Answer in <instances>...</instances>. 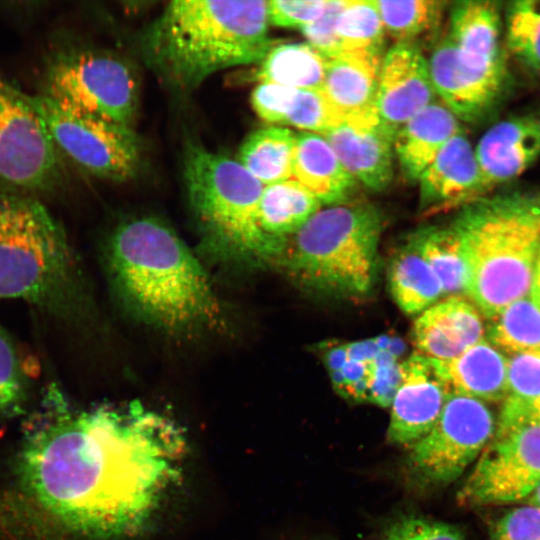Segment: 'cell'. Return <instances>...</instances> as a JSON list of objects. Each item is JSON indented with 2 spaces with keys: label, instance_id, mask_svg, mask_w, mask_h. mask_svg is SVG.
I'll list each match as a JSON object with an SVG mask.
<instances>
[{
  "label": "cell",
  "instance_id": "cell-7",
  "mask_svg": "<svg viewBox=\"0 0 540 540\" xmlns=\"http://www.w3.org/2000/svg\"><path fill=\"white\" fill-rule=\"evenodd\" d=\"M382 216L367 203L320 209L286 243L281 255L290 274L315 292L366 295L378 266Z\"/></svg>",
  "mask_w": 540,
  "mask_h": 540
},
{
  "label": "cell",
  "instance_id": "cell-44",
  "mask_svg": "<svg viewBox=\"0 0 540 540\" xmlns=\"http://www.w3.org/2000/svg\"><path fill=\"white\" fill-rule=\"evenodd\" d=\"M347 360L346 344L332 347L325 353V362L329 372L341 370Z\"/></svg>",
  "mask_w": 540,
  "mask_h": 540
},
{
  "label": "cell",
  "instance_id": "cell-41",
  "mask_svg": "<svg viewBox=\"0 0 540 540\" xmlns=\"http://www.w3.org/2000/svg\"><path fill=\"white\" fill-rule=\"evenodd\" d=\"M345 0H328L324 13L300 31L314 49L326 59L340 53L336 36V21Z\"/></svg>",
  "mask_w": 540,
  "mask_h": 540
},
{
  "label": "cell",
  "instance_id": "cell-31",
  "mask_svg": "<svg viewBox=\"0 0 540 540\" xmlns=\"http://www.w3.org/2000/svg\"><path fill=\"white\" fill-rule=\"evenodd\" d=\"M507 359V392L494 433L524 424L530 405L540 396V350Z\"/></svg>",
  "mask_w": 540,
  "mask_h": 540
},
{
  "label": "cell",
  "instance_id": "cell-15",
  "mask_svg": "<svg viewBox=\"0 0 540 540\" xmlns=\"http://www.w3.org/2000/svg\"><path fill=\"white\" fill-rule=\"evenodd\" d=\"M428 60L413 43H396L383 56L375 109L393 130L435 102Z\"/></svg>",
  "mask_w": 540,
  "mask_h": 540
},
{
  "label": "cell",
  "instance_id": "cell-23",
  "mask_svg": "<svg viewBox=\"0 0 540 540\" xmlns=\"http://www.w3.org/2000/svg\"><path fill=\"white\" fill-rule=\"evenodd\" d=\"M461 131L458 118L441 102H433L400 126L393 149L405 176L418 181L448 141Z\"/></svg>",
  "mask_w": 540,
  "mask_h": 540
},
{
  "label": "cell",
  "instance_id": "cell-47",
  "mask_svg": "<svg viewBox=\"0 0 540 540\" xmlns=\"http://www.w3.org/2000/svg\"><path fill=\"white\" fill-rule=\"evenodd\" d=\"M404 348H405V345L401 339H398L396 337H391L389 345L386 350L390 352L395 358L398 359V357L403 353Z\"/></svg>",
  "mask_w": 540,
  "mask_h": 540
},
{
  "label": "cell",
  "instance_id": "cell-45",
  "mask_svg": "<svg viewBox=\"0 0 540 540\" xmlns=\"http://www.w3.org/2000/svg\"><path fill=\"white\" fill-rule=\"evenodd\" d=\"M529 296L540 306V249L538 252Z\"/></svg>",
  "mask_w": 540,
  "mask_h": 540
},
{
  "label": "cell",
  "instance_id": "cell-10",
  "mask_svg": "<svg viewBox=\"0 0 540 540\" xmlns=\"http://www.w3.org/2000/svg\"><path fill=\"white\" fill-rule=\"evenodd\" d=\"M61 157L95 177L122 182L135 176L140 148L131 127L33 96Z\"/></svg>",
  "mask_w": 540,
  "mask_h": 540
},
{
  "label": "cell",
  "instance_id": "cell-42",
  "mask_svg": "<svg viewBox=\"0 0 540 540\" xmlns=\"http://www.w3.org/2000/svg\"><path fill=\"white\" fill-rule=\"evenodd\" d=\"M342 375L344 380V390L342 396L346 398L348 389L356 382L371 376V363L348 359L343 365Z\"/></svg>",
  "mask_w": 540,
  "mask_h": 540
},
{
  "label": "cell",
  "instance_id": "cell-30",
  "mask_svg": "<svg viewBox=\"0 0 540 540\" xmlns=\"http://www.w3.org/2000/svg\"><path fill=\"white\" fill-rule=\"evenodd\" d=\"M408 244L426 261L438 278L443 295L464 296L468 272L460 241L451 226L417 231Z\"/></svg>",
  "mask_w": 540,
  "mask_h": 540
},
{
  "label": "cell",
  "instance_id": "cell-29",
  "mask_svg": "<svg viewBox=\"0 0 540 540\" xmlns=\"http://www.w3.org/2000/svg\"><path fill=\"white\" fill-rule=\"evenodd\" d=\"M388 281L394 302L407 315L420 314L443 296L438 278L409 244L394 257Z\"/></svg>",
  "mask_w": 540,
  "mask_h": 540
},
{
  "label": "cell",
  "instance_id": "cell-39",
  "mask_svg": "<svg viewBox=\"0 0 540 540\" xmlns=\"http://www.w3.org/2000/svg\"><path fill=\"white\" fill-rule=\"evenodd\" d=\"M328 0L267 1L269 24L302 29L315 22L325 11Z\"/></svg>",
  "mask_w": 540,
  "mask_h": 540
},
{
  "label": "cell",
  "instance_id": "cell-46",
  "mask_svg": "<svg viewBox=\"0 0 540 540\" xmlns=\"http://www.w3.org/2000/svg\"><path fill=\"white\" fill-rule=\"evenodd\" d=\"M527 422L540 424V396L530 405L525 423Z\"/></svg>",
  "mask_w": 540,
  "mask_h": 540
},
{
  "label": "cell",
  "instance_id": "cell-48",
  "mask_svg": "<svg viewBox=\"0 0 540 540\" xmlns=\"http://www.w3.org/2000/svg\"><path fill=\"white\" fill-rule=\"evenodd\" d=\"M529 504L540 508V484L529 496Z\"/></svg>",
  "mask_w": 540,
  "mask_h": 540
},
{
  "label": "cell",
  "instance_id": "cell-43",
  "mask_svg": "<svg viewBox=\"0 0 540 540\" xmlns=\"http://www.w3.org/2000/svg\"><path fill=\"white\" fill-rule=\"evenodd\" d=\"M346 350L348 359L364 363H371L380 351L374 338L348 343Z\"/></svg>",
  "mask_w": 540,
  "mask_h": 540
},
{
  "label": "cell",
  "instance_id": "cell-8",
  "mask_svg": "<svg viewBox=\"0 0 540 540\" xmlns=\"http://www.w3.org/2000/svg\"><path fill=\"white\" fill-rule=\"evenodd\" d=\"M59 103L131 127L138 106V82L118 56L62 47L49 57L41 93Z\"/></svg>",
  "mask_w": 540,
  "mask_h": 540
},
{
  "label": "cell",
  "instance_id": "cell-33",
  "mask_svg": "<svg viewBox=\"0 0 540 540\" xmlns=\"http://www.w3.org/2000/svg\"><path fill=\"white\" fill-rule=\"evenodd\" d=\"M489 336L512 354L540 350V306L529 295L511 303L493 319Z\"/></svg>",
  "mask_w": 540,
  "mask_h": 540
},
{
  "label": "cell",
  "instance_id": "cell-2",
  "mask_svg": "<svg viewBox=\"0 0 540 540\" xmlns=\"http://www.w3.org/2000/svg\"><path fill=\"white\" fill-rule=\"evenodd\" d=\"M106 259L114 292L144 323L172 334L223 328L224 309L206 271L161 220L138 217L118 225Z\"/></svg>",
  "mask_w": 540,
  "mask_h": 540
},
{
  "label": "cell",
  "instance_id": "cell-9",
  "mask_svg": "<svg viewBox=\"0 0 540 540\" xmlns=\"http://www.w3.org/2000/svg\"><path fill=\"white\" fill-rule=\"evenodd\" d=\"M63 179L62 157L33 96L0 77V193L36 197Z\"/></svg>",
  "mask_w": 540,
  "mask_h": 540
},
{
  "label": "cell",
  "instance_id": "cell-36",
  "mask_svg": "<svg viewBox=\"0 0 540 540\" xmlns=\"http://www.w3.org/2000/svg\"><path fill=\"white\" fill-rule=\"evenodd\" d=\"M25 391L26 378L15 345L0 323V412L16 406Z\"/></svg>",
  "mask_w": 540,
  "mask_h": 540
},
{
  "label": "cell",
  "instance_id": "cell-38",
  "mask_svg": "<svg viewBox=\"0 0 540 540\" xmlns=\"http://www.w3.org/2000/svg\"><path fill=\"white\" fill-rule=\"evenodd\" d=\"M371 366L368 401L390 407L402 382V364L387 350H380Z\"/></svg>",
  "mask_w": 540,
  "mask_h": 540
},
{
  "label": "cell",
  "instance_id": "cell-24",
  "mask_svg": "<svg viewBox=\"0 0 540 540\" xmlns=\"http://www.w3.org/2000/svg\"><path fill=\"white\" fill-rule=\"evenodd\" d=\"M292 178L329 206L344 204L357 183L323 135L303 131L296 134Z\"/></svg>",
  "mask_w": 540,
  "mask_h": 540
},
{
  "label": "cell",
  "instance_id": "cell-6",
  "mask_svg": "<svg viewBox=\"0 0 540 540\" xmlns=\"http://www.w3.org/2000/svg\"><path fill=\"white\" fill-rule=\"evenodd\" d=\"M184 181L192 211L211 248L248 264L281 257L287 242L266 235L258 221L264 185L238 161L190 142L184 152Z\"/></svg>",
  "mask_w": 540,
  "mask_h": 540
},
{
  "label": "cell",
  "instance_id": "cell-16",
  "mask_svg": "<svg viewBox=\"0 0 540 540\" xmlns=\"http://www.w3.org/2000/svg\"><path fill=\"white\" fill-rule=\"evenodd\" d=\"M401 364L403 377L390 406L387 438L411 446L434 426L449 392L430 358L416 353Z\"/></svg>",
  "mask_w": 540,
  "mask_h": 540
},
{
  "label": "cell",
  "instance_id": "cell-28",
  "mask_svg": "<svg viewBox=\"0 0 540 540\" xmlns=\"http://www.w3.org/2000/svg\"><path fill=\"white\" fill-rule=\"evenodd\" d=\"M296 134L269 126L251 133L239 150V163L264 186L292 178Z\"/></svg>",
  "mask_w": 540,
  "mask_h": 540
},
{
  "label": "cell",
  "instance_id": "cell-27",
  "mask_svg": "<svg viewBox=\"0 0 540 540\" xmlns=\"http://www.w3.org/2000/svg\"><path fill=\"white\" fill-rule=\"evenodd\" d=\"M326 58L309 43L274 44L259 63L256 79L285 87L322 88Z\"/></svg>",
  "mask_w": 540,
  "mask_h": 540
},
{
  "label": "cell",
  "instance_id": "cell-3",
  "mask_svg": "<svg viewBox=\"0 0 540 540\" xmlns=\"http://www.w3.org/2000/svg\"><path fill=\"white\" fill-rule=\"evenodd\" d=\"M267 1L175 0L141 38L148 66L189 91L220 70L260 63L274 45Z\"/></svg>",
  "mask_w": 540,
  "mask_h": 540
},
{
  "label": "cell",
  "instance_id": "cell-11",
  "mask_svg": "<svg viewBox=\"0 0 540 540\" xmlns=\"http://www.w3.org/2000/svg\"><path fill=\"white\" fill-rule=\"evenodd\" d=\"M495 428L494 416L485 402L449 393L434 426L411 445L409 464L420 479L449 484L482 453Z\"/></svg>",
  "mask_w": 540,
  "mask_h": 540
},
{
  "label": "cell",
  "instance_id": "cell-37",
  "mask_svg": "<svg viewBox=\"0 0 540 540\" xmlns=\"http://www.w3.org/2000/svg\"><path fill=\"white\" fill-rule=\"evenodd\" d=\"M381 540H466L455 526L418 516H406L393 522Z\"/></svg>",
  "mask_w": 540,
  "mask_h": 540
},
{
  "label": "cell",
  "instance_id": "cell-25",
  "mask_svg": "<svg viewBox=\"0 0 540 540\" xmlns=\"http://www.w3.org/2000/svg\"><path fill=\"white\" fill-rule=\"evenodd\" d=\"M256 114L273 126L288 125L324 135L339 119L321 90L259 83L251 95Z\"/></svg>",
  "mask_w": 540,
  "mask_h": 540
},
{
  "label": "cell",
  "instance_id": "cell-26",
  "mask_svg": "<svg viewBox=\"0 0 540 540\" xmlns=\"http://www.w3.org/2000/svg\"><path fill=\"white\" fill-rule=\"evenodd\" d=\"M320 207L321 203L293 178L269 184L259 200V225L269 237L287 242V237L299 231Z\"/></svg>",
  "mask_w": 540,
  "mask_h": 540
},
{
  "label": "cell",
  "instance_id": "cell-14",
  "mask_svg": "<svg viewBox=\"0 0 540 540\" xmlns=\"http://www.w3.org/2000/svg\"><path fill=\"white\" fill-rule=\"evenodd\" d=\"M395 133L374 107L339 119L323 136L356 182L381 191L393 177Z\"/></svg>",
  "mask_w": 540,
  "mask_h": 540
},
{
  "label": "cell",
  "instance_id": "cell-20",
  "mask_svg": "<svg viewBox=\"0 0 540 540\" xmlns=\"http://www.w3.org/2000/svg\"><path fill=\"white\" fill-rule=\"evenodd\" d=\"M383 56L380 50H352L326 59L321 92L338 119L375 107Z\"/></svg>",
  "mask_w": 540,
  "mask_h": 540
},
{
  "label": "cell",
  "instance_id": "cell-12",
  "mask_svg": "<svg viewBox=\"0 0 540 540\" xmlns=\"http://www.w3.org/2000/svg\"><path fill=\"white\" fill-rule=\"evenodd\" d=\"M540 484V424L494 433L458 493L463 505L521 501Z\"/></svg>",
  "mask_w": 540,
  "mask_h": 540
},
{
  "label": "cell",
  "instance_id": "cell-5",
  "mask_svg": "<svg viewBox=\"0 0 540 540\" xmlns=\"http://www.w3.org/2000/svg\"><path fill=\"white\" fill-rule=\"evenodd\" d=\"M0 299L23 300L68 322L87 312L66 232L36 197L0 193Z\"/></svg>",
  "mask_w": 540,
  "mask_h": 540
},
{
  "label": "cell",
  "instance_id": "cell-17",
  "mask_svg": "<svg viewBox=\"0 0 540 540\" xmlns=\"http://www.w3.org/2000/svg\"><path fill=\"white\" fill-rule=\"evenodd\" d=\"M474 152L485 194L518 178L540 158V113H520L495 123Z\"/></svg>",
  "mask_w": 540,
  "mask_h": 540
},
{
  "label": "cell",
  "instance_id": "cell-18",
  "mask_svg": "<svg viewBox=\"0 0 540 540\" xmlns=\"http://www.w3.org/2000/svg\"><path fill=\"white\" fill-rule=\"evenodd\" d=\"M420 208L432 214L463 207L485 196L474 148L461 130L422 173Z\"/></svg>",
  "mask_w": 540,
  "mask_h": 540
},
{
  "label": "cell",
  "instance_id": "cell-19",
  "mask_svg": "<svg viewBox=\"0 0 540 540\" xmlns=\"http://www.w3.org/2000/svg\"><path fill=\"white\" fill-rule=\"evenodd\" d=\"M478 308L464 296H449L417 315L412 337L419 353L434 360H450L483 339Z\"/></svg>",
  "mask_w": 540,
  "mask_h": 540
},
{
  "label": "cell",
  "instance_id": "cell-34",
  "mask_svg": "<svg viewBox=\"0 0 540 540\" xmlns=\"http://www.w3.org/2000/svg\"><path fill=\"white\" fill-rule=\"evenodd\" d=\"M385 29L374 0H345L337 21L340 51L380 50Z\"/></svg>",
  "mask_w": 540,
  "mask_h": 540
},
{
  "label": "cell",
  "instance_id": "cell-35",
  "mask_svg": "<svg viewBox=\"0 0 540 540\" xmlns=\"http://www.w3.org/2000/svg\"><path fill=\"white\" fill-rule=\"evenodd\" d=\"M506 44L513 56L534 72H540V2L519 0L505 12Z\"/></svg>",
  "mask_w": 540,
  "mask_h": 540
},
{
  "label": "cell",
  "instance_id": "cell-4",
  "mask_svg": "<svg viewBox=\"0 0 540 540\" xmlns=\"http://www.w3.org/2000/svg\"><path fill=\"white\" fill-rule=\"evenodd\" d=\"M467 265L465 295L494 319L530 293L540 249V192L511 190L463 206L450 225Z\"/></svg>",
  "mask_w": 540,
  "mask_h": 540
},
{
  "label": "cell",
  "instance_id": "cell-13",
  "mask_svg": "<svg viewBox=\"0 0 540 540\" xmlns=\"http://www.w3.org/2000/svg\"><path fill=\"white\" fill-rule=\"evenodd\" d=\"M428 65L436 95L458 120L482 119L504 94L506 65L487 69L470 66L448 37L436 45Z\"/></svg>",
  "mask_w": 540,
  "mask_h": 540
},
{
  "label": "cell",
  "instance_id": "cell-40",
  "mask_svg": "<svg viewBox=\"0 0 540 540\" xmlns=\"http://www.w3.org/2000/svg\"><path fill=\"white\" fill-rule=\"evenodd\" d=\"M491 540H540V508L528 504L509 510L493 525Z\"/></svg>",
  "mask_w": 540,
  "mask_h": 540
},
{
  "label": "cell",
  "instance_id": "cell-1",
  "mask_svg": "<svg viewBox=\"0 0 540 540\" xmlns=\"http://www.w3.org/2000/svg\"><path fill=\"white\" fill-rule=\"evenodd\" d=\"M50 408L21 457L32 494L84 535L138 533L181 480L183 429L139 403L75 412L54 401Z\"/></svg>",
  "mask_w": 540,
  "mask_h": 540
},
{
  "label": "cell",
  "instance_id": "cell-32",
  "mask_svg": "<svg viewBox=\"0 0 540 540\" xmlns=\"http://www.w3.org/2000/svg\"><path fill=\"white\" fill-rule=\"evenodd\" d=\"M385 32L396 43H413L441 23L446 2L441 0H374Z\"/></svg>",
  "mask_w": 540,
  "mask_h": 540
},
{
  "label": "cell",
  "instance_id": "cell-22",
  "mask_svg": "<svg viewBox=\"0 0 540 540\" xmlns=\"http://www.w3.org/2000/svg\"><path fill=\"white\" fill-rule=\"evenodd\" d=\"M431 360L449 393L483 402L504 400L508 359L484 338L450 360Z\"/></svg>",
  "mask_w": 540,
  "mask_h": 540
},
{
  "label": "cell",
  "instance_id": "cell-21",
  "mask_svg": "<svg viewBox=\"0 0 540 540\" xmlns=\"http://www.w3.org/2000/svg\"><path fill=\"white\" fill-rule=\"evenodd\" d=\"M501 32V10L494 1L462 0L450 9L448 38L470 66L487 69L505 65Z\"/></svg>",
  "mask_w": 540,
  "mask_h": 540
}]
</instances>
